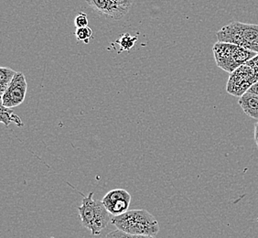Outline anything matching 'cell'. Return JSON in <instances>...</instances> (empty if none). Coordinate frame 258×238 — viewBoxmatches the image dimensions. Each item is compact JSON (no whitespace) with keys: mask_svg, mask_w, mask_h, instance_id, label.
Segmentation results:
<instances>
[{"mask_svg":"<svg viewBox=\"0 0 258 238\" xmlns=\"http://www.w3.org/2000/svg\"><path fill=\"white\" fill-rule=\"evenodd\" d=\"M78 212L82 224L94 235L100 234L112 220L103 202L94 199V193L84 196L82 205L78 207Z\"/></svg>","mask_w":258,"mask_h":238,"instance_id":"3957f363","label":"cell"},{"mask_svg":"<svg viewBox=\"0 0 258 238\" xmlns=\"http://www.w3.org/2000/svg\"><path fill=\"white\" fill-rule=\"evenodd\" d=\"M93 35V30H91L90 27H85V28H76L75 30V37L77 40L85 42V44L89 43L90 38Z\"/></svg>","mask_w":258,"mask_h":238,"instance_id":"4fadbf2b","label":"cell"},{"mask_svg":"<svg viewBox=\"0 0 258 238\" xmlns=\"http://www.w3.org/2000/svg\"><path fill=\"white\" fill-rule=\"evenodd\" d=\"M217 40L238 45L258 54V25L233 21L216 32Z\"/></svg>","mask_w":258,"mask_h":238,"instance_id":"7a4b0ae2","label":"cell"},{"mask_svg":"<svg viewBox=\"0 0 258 238\" xmlns=\"http://www.w3.org/2000/svg\"><path fill=\"white\" fill-rule=\"evenodd\" d=\"M116 228L128 234L156 236L159 224L154 215L147 210H130L111 220Z\"/></svg>","mask_w":258,"mask_h":238,"instance_id":"6da1fadb","label":"cell"},{"mask_svg":"<svg viewBox=\"0 0 258 238\" xmlns=\"http://www.w3.org/2000/svg\"><path fill=\"white\" fill-rule=\"evenodd\" d=\"M238 104L249 117L258 120V95L247 92L239 97Z\"/></svg>","mask_w":258,"mask_h":238,"instance_id":"9c48e42d","label":"cell"},{"mask_svg":"<svg viewBox=\"0 0 258 238\" xmlns=\"http://www.w3.org/2000/svg\"><path fill=\"white\" fill-rule=\"evenodd\" d=\"M105 238H131V236L128 233H124L123 231H120L117 229L115 231L107 233Z\"/></svg>","mask_w":258,"mask_h":238,"instance_id":"9a60e30c","label":"cell"},{"mask_svg":"<svg viewBox=\"0 0 258 238\" xmlns=\"http://www.w3.org/2000/svg\"><path fill=\"white\" fill-rule=\"evenodd\" d=\"M1 123L5 125L6 127H9L10 123H15L19 127H23V123L21 119L14 113L12 108L6 107L1 104V116H0Z\"/></svg>","mask_w":258,"mask_h":238,"instance_id":"30bf717a","label":"cell"},{"mask_svg":"<svg viewBox=\"0 0 258 238\" xmlns=\"http://www.w3.org/2000/svg\"><path fill=\"white\" fill-rule=\"evenodd\" d=\"M254 141H255V144L258 149V121L254 126Z\"/></svg>","mask_w":258,"mask_h":238,"instance_id":"ac0fdd59","label":"cell"},{"mask_svg":"<svg viewBox=\"0 0 258 238\" xmlns=\"http://www.w3.org/2000/svg\"><path fill=\"white\" fill-rule=\"evenodd\" d=\"M131 238H156L151 235H135V234H130Z\"/></svg>","mask_w":258,"mask_h":238,"instance_id":"d6986e66","label":"cell"},{"mask_svg":"<svg viewBox=\"0 0 258 238\" xmlns=\"http://www.w3.org/2000/svg\"><path fill=\"white\" fill-rule=\"evenodd\" d=\"M17 72L14 70L10 69L8 67H1L0 68V94H4L6 90L8 89L10 83L15 77Z\"/></svg>","mask_w":258,"mask_h":238,"instance_id":"8fae6325","label":"cell"},{"mask_svg":"<svg viewBox=\"0 0 258 238\" xmlns=\"http://www.w3.org/2000/svg\"><path fill=\"white\" fill-rule=\"evenodd\" d=\"M28 85L25 75L20 72H17L8 89L1 95V104L9 108L19 106L25 100Z\"/></svg>","mask_w":258,"mask_h":238,"instance_id":"52a82bcc","label":"cell"},{"mask_svg":"<svg viewBox=\"0 0 258 238\" xmlns=\"http://www.w3.org/2000/svg\"><path fill=\"white\" fill-rule=\"evenodd\" d=\"M248 93L258 95V80L249 88Z\"/></svg>","mask_w":258,"mask_h":238,"instance_id":"e0dca14e","label":"cell"},{"mask_svg":"<svg viewBox=\"0 0 258 238\" xmlns=\"http://www.w3.org/2000/svg\"><path fill=\"white\" fill-rule=\"evenodd\" d=\"M138 40L137 37H133L128 33L122 35V37L120 38L119 40H117L116 42L119 44L121 47V50H131L134 47L135 42Z\"/></svg>","mask_w":258,"mask_h":238,"instance_id":"7c38bea8","label":"cell"},{"mask_svg":"<svg viewBox=\"0 0 258 238\" xmlns=\"http://www.w3.org/2000/svg\"><path fill=\"white\" fill-rule=\"evenodd\" d=\"M131 195L124 189H114L105 194L102 200L105 208L113 216H117L128 211Z\"/></svg>","mask_w":258,"mask_h":238,"instance_id":"ba28073f","label":"cell"},{"mask_svg":"<svg viewBox=\"0 0 258 238\" xmlns=\"http://www.w3.org/2000/svg\"><path fill=\"white\" fill-rule=\"evenodd\" d=\"M75 25L76 28H85L88 26V18L85 12H79L75 17Z\"/></svg>","mask_w":258,"mask_h":238,"instance_id":"5bb4252c","label":"cell"},{"mask_svg":"<svg viewBox=\"0 0 258 238\" xmlns=\"http://www.w3.org/2000/svg\"><path fill=\"white\" fill-rule=\"evenodd\" d=\"M213 51L217 66L228 74H232L257 54L238 45L221 41H217L214 45Z\"/></svg>","mask_w":258,"mask_h":238,"instance_id":"277c9868","label":"cell"},{"mask_svg":"<svg viewBox=\"0 0 258 238\" xmlns=\"http://www.w3.org/2000/svg\"><path fill=\"white\" fill-rule=\"evenodd\" d=\"M86 3L100 15L121 20L128 13L132 6L131 0H85Z\"/></svg>","mask_w":258,"mask_h":238,"instance_id":"8992f818","label":"cell"},{"mask_svg":"<svg viewBox=\"0 0 258 238\" xmlns=\"http://www.w3.org/2000/svg\"><path fill=\"white\" fill-rule=\"evenodd\" d=\"M246 64L250 65V66H251V67L255 71V73L258 75V54L255 55V56L253 57V59H251L250 61H248Z\"/></svg>","mask_w":258,"mask_h":238,"instance_id":"2e32d148","label":"cell"},{"mask_svg":"<svg viewBox=\"0 0 258 238\" xmlns=\"http://www.w3.org/2000/svg\"><path fill=\"white\" fill-rule=\"evenodd\" d=\"M258 80V75L250 66L245 65L240 66L232 74H230L226 92L233 96H242L248 92L249 88Z\"/></svg>","mask_w":258,"mask_h":238,"instance_id":"5b68a950","label":"cell"}]
</instances>
